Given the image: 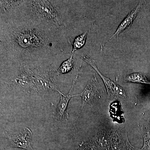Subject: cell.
Returning a JSON list of instances; mask_svg holds the SVG:
<instances>
[{"mask_svg": "<svg viewBox=\"0 0 150 150\" xmlns=\"http://www.w3.org/2000/svg\"><path fill=\"white\" fill-rule=\"evenodd\" d=\"M32 89L41 95L59 90L56 75L53 70L35 68L32 69Z\"/></svg>", "mask_w": 150, "mask_h": 150, "instance_id": "6da1fadb", "label": "cell"}, {"mask_svg": "<svg viewBox=\"0 0 150 150\" xmlns=\"http://www.w3.org/2000/svg\"><path fill=\"white\" fill-rule=\"evenodd\" d=\"M81 58L87 64L93 68L102 79L107 90V100L108 101L126 98V93L123 88L103 75L97 67L96 63L93 59L84 54L82 55Z\"/></svg>", "mask_w": 150, "mask_h": 150, "instance_id": "7a4b0ae2", "label": "cell"}, {"mask_svg": "<svg viewBox=\"0 0 150 150\" xmlns=\"http://www.w3.org/2000/svg\"><path fill=\"white\" fill-rule=\"evenodd\" d=\"M31 4L38 15L46 21L58 27L66 26L62 17L49 1H33Z\"/></svg>", "mask_w": 150, "mask_h": 150, "instance_id": "3957f363", "label": "cell"}, {"mask_svg": "<svg viewBox=\"0 0 150 150\" xmlns=\"http://www.w3.org/2000/svg\"><path fill=\"white\" fill-rule=\"evenodd\" d=\"M103 90L101 88L98 81L96 76L94 74L88 81L85 88L81 93L78 94L82 98V104L81 110L86 105H91L101 97Z\"/></svg>", "mask_w": 150, "mask_h": 150, "instance_id": "277c9868", "label": "cell"}, {"mask_svg": "<svg viewBox=\"0 0 150 150\" xmlns=\"http://www.w3.org/2000/svg\"><path fill=\"white\" fill-rule=\"evenodd\" d=\"M6 137L8 139L12 147L27 150H33L32 142V132L28 128L15 133L7 134Z\"/></svg>", "mask_w": 150, "mask_h": 150, "instance_id": "5b68a950", "label": "cell"}, {"mask_svg": "<svg viewBox=\"0 0 150 150\" xmlns=\"http://www.w3.org/2000/svg\"><path fill=\"white\" fill-rule=\"evenodd\" d=\"M81 67L79 69L77 74L74 78L72 85L69 93L67 95H64L59 90L57 91L60 96V101L56 109V120L58 121H67L69 118V115L67 112V107L71 98L73 97L78 96V95H71V94L72 93L76 81L79 76V72L81 69Z\"/></svg>", "mask_w": 150, "mask_h": 150, "instance_id": "8992f818", "label": "cell"}, {"mask_svg": "<svg viewBox=\"0 0 150 150\" xmlns=\"http://www.w3.org/2000/svg\"><path fill=\"white\" fill-rule=\"evenodd\" d=\"M18 34L17 40L21 47L25 48H33L37 47L43 43L44 40L40 36L31 31H22Z\"/></svg>", "mask_w": 150, "mask_h": 150, "instance_id": "52a82bcc", "label": "cell"}, {"mask_svg": "<svg viewBox=\"0 0 150 150\" xmlns=\"http://www.w3.org/2000/svg\"><path fill=\"white\" fill-rule=\"evenodd\" d=\"M143 4L144 2L140 1L137 7L129 13L118 26L115 33L111 36L109 40L112 39H116V38L118 37L120 33L131 26L134 19L142 8Z\"/></svg>", "mask_w": 150, "mask_h": 150, "instance_id": "ba28073f", "label": "cell"}, {"mask_svg": "<svg viewBox=\"0 0 150 150\" xmlns=\"http://www.w3.org/2000/svg\"><path fill=\"white\" fill-rule=\"evenodd\" d=\"M15 81L22 87L32 89L33 76L32 68L21 66L18 76Z\"/></svg>", "mask_w": 150, "mask_h": 150, "instance_id": "9c48e42d", "label": "cell"}, {"mask_svg": "<svg viewBox=\"0 0 150 150\" xmlns=\"http://www.w3.org/2000/svg\"><path fill=\"white\" fill-rule=\"evenodd\" d=\"M73 54L71 56L61 64L56 71L57 75L64 74L71 72L74 69L75 64V59L73 58Z\"/></svg>", "mask_w": 150, "mask_h": 150, "instance_id": "30bf717a", "label": "cell"}, {"mask_svg": "<svg viewBox=\"0 0 150 150\" xmlns=\"http://www.w3.org/2000/svg\"><path fill=\"white\" fill-rule=\"evenodd\" d=\"M125 80L129 82L150 84V81L147 78L141 73H134L128 75L125 77Z\"/></svg>", "mask_w": 150, "mask_h": 150, "instance_id": "8fae6325", "label": "cell"}, {"mask_svg": "<svg viewBox=\"0 0 150 150\" xmlns=\"http://www.w3.org/2000/svg\"><path fill=\"white\" fill-rule=\"evenodd\" d=\"M89 30L90 29L75 38L72 43V54H74L75 51L82 47L85 44L88 33Z\"/></svg>", "mask_w": 150, "mask_h": 150, "instance_id": "7c38bea8", "label": "cell"}, {"mask_svg": "<svg viewBox=\"0 0 150 150\" xmlns=\"http://www.w3.org/2000/svg\"><path fill=\"white\" fill-rule=\"evenodd\" d=\"M23 2L21 1H1V6L5 11L18 6Z\"/></svg>", "mask_w": 150, "mask_h": 150, "instance_id": "4fadbf2b", "label": "cell"}]
</instances>
